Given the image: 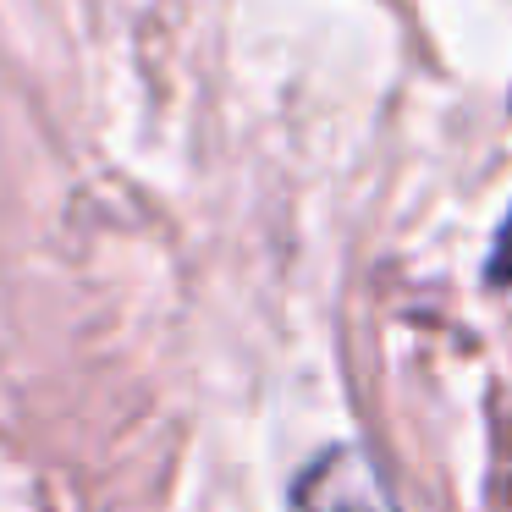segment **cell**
I'll use <instances>...</instances> for the list:
<instances>
[{
	"mask_svg": "<svg viewBox=\"0 0 512 512\" xmlns=\"http://www.w3.org/2000/svg\"><path fill=\"white\" fill-rule=\"evenodd\" d=\"M292 512H397L386 474L358 446L320 452L292 485Z\"/></svg>",
	"mask_w": 512,
	"mask_h": 512,
	"instance_id": "obj_1",
	"label": "cell"
},
{
	"mask_svg": "<svg viewBox=\"0 0 512 512\" xmlns=\"http://www.w3.org/2000/svg\"><path fill=\"white\" fill-rule=\"evenodd\" d=\"M485 276H490V287H512V215L501 221V232H496V248H490Z\"/></svg>",
	"mask_w": 512,
	"mask_h": 512,
	"instance_id": "obj_2",
	"label": "cell"
}]
</instances>
